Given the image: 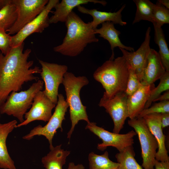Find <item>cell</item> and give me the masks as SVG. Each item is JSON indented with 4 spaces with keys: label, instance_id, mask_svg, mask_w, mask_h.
Returning <instances> with one entry per match:
<instances>
[{
    "label": "cell",
    "instance_id": "ffe728a7",
    "mask_svg": "<svg viewBox=\"0 0 169 169\" xmlns=\"http://www.w3.org/2000/svg\"><path fill=\"white\" fill-rule=\"evenodd\" d=\"M17 125L16 120L3 124L0 123V168L16 169L14 161L9 154L6 142L9 134L16 128Z\"/></svg>",
    "mask_w": 169,
    "mask_h": 169
},
{
    "label": "cell",
    "instance_id": "4dcf8cb0",
    "mask_svg": "<svg viewBox=\"0 0 169 169\" xmlns=\"http://www.w3.org/2000/svg\"><path fill=\"white\" fill-rule=\"evenodd\" d=\"M142 85L135 71L130 67L125 93L127 96H130L136 91Z\"/></svg>",
    "mask_w": 169,
    "mask_h": 169
},
{
    "label": "cell",
    "instance_id": "74e56055",
    "mask_svg": "<svg viewBox=\"0 0 169 169\" xmlns=\"http://www.w3.org/2000/svg\"><path fill=\"white\" fill-rule=\"evenodd\" d=\"M157 1L166 8L169 9V0H158Z\"/></svg>",
    "mask_w": 169,
    "mask_h": 169
},
{
    "label": "cell",
    "instance_id": "30bf717a",
    "mask_svg": "<svg viewBox=\"0 0 169 169\" xmlns=\"http://www.w3.org/2000/svg\"><path fill=\"white\" fill-rule=\"evenodd\" d=\"M48 0H12L16 9L17 18L13 26L6 32L15 34L42 11Z\"/></svg>",
    "mask_w": 169,
    "mask_h": 169
},
{
    "label": "cell",
    "instance_id": "44dd1931",
    "mask_svg": "<svg viewBox=\"0 0 169 169\" xmlns=\"http://www.w3.org/2000/svg\"><path fill=\"white\" fill-rule=\"evenodd\" d=\"M95 33L99 34V36L107 40L110 46L112 54L109 59L113 60L114 58V49L119 47L130 52L134 51V48L126 46L121 42L119 38L120 34V31L115 27L114 24L110 22H106L102 23V26L99 28L94 29Z\"/></svg>",
    "mask_w": 169,
    "mask_h": 169
},
{
    "label": "cell",
    "instance_id": "5bb4252c",
    "mask_svg": "<svg viewBox=\"0 0 169 169\" xmlns=\"http://www.w3.org/2000/svg\"><path fill=\"white\" fill-rule=\"evenodd\" d=\"M151 31V28L149 27L146 32L144 41L136 51L129 52L125 49L119 48L122 53V56L130 67L135 71L139 80L146 65L151 49L150 46Z\"/></svg>",
    "mask_w": 169,
    "mask_h": 169
},
{
    "label": "cell",
    "instance_id": "9a60e30c",
    "mask_svg": "<svg viewBox=\"0 0 169 169\" xmlns=\"http://www.w3.org/2000/svg\"><path fill=\"white\" fill-rule=\"evenodd\" d=\"M143 118L158 144V151L155 156L156 160L159 161H169L168 151L165 146L166 136L163 133L161 125V114H150Z\"/></svg>",
    "mask_w": 169,
    "mask_h": 169
},
{
    "label": "cell",
    "instance_id": "d590c367",
    "mask_svg": "<svg viewBox=\"0 0 169 169\" xmlns=\"http://www.w3.org/2000/svg\"><path fill=\"white\" fill-rule=\"evenodd\" d=\"M85 167L82 164L75 165L73 162L69 163L67 169H84Z\"/></svg>",
    "mask_w": 169,
    "mask_h": 169
},
{
    "label": "cell",
    "instance_id": "e575fe53",
    "mask_svg": "<svg viewBox=\"0 0 169 169\" xmlns=\"http://www.w3.org/2000/svg\"><path fill=\"white\" fill-rule=\"evenodd\" d=\"M169 100V90L166 91L163 94L161 95L156 99L153 101L156 102L157 101H165Z\"/></svg>",
    "mask_w": 169,
    "mask_h": 169
},
{
    "label": "cell",
    "instance_id": "3957f363",
    "mask_svg": "<svg viewBox=\"0 0 169 169\" xmlns=\"http://www.w3.org/2000/svg\"><path fill=\"white\" fill-rule=\"evenodd\" d=\"M130 66L123 56L105 61L94 72V79L105 90L103 96L111 98L125 92L128 79Z\"/></svg>",
    "mask_w": 169,
    "mask_h": 169
},
{
    "label": "cell",
    "instance_id": "277c9868",
    "mask_svg": "<svg viewBox=\"0 0 169 169\" xmlns=\"http://www.w3.org/2000/svg\"><path fill=\"white\" fill-rule=\"evenodd\" d=\"M89 81L84 76L76 77L72 73L67 72L65 74L62 84L66 93L65 100L69 108L71 128L68 133L67 138L70 139L76 125L80 120L89 123L86 111V107L83 105L80 96L81 89L87 85Z\"/></svg>",
    "mask_w": 169,
    "mask_h": 169
},
{
    "label": "cell",
    "instance_id": "d6986e66",
    "mask_svg": "<svg viewBox=\"0 0 169 169\" xmlns=\"http://www.w3.org/2000/svg\"><path fill=\"white\" fill-rule=\"evenodd\" d=\"M125 7V4H124L118 11L113 13L99 11L95 9H88L81 5L77 8L79 12L92 17L93 20L90 22L93 28L95 29L99 25L106 22H111L114 24L122 26L126 25L127 23L122 20L121 14Z\"/></svg>",
    "mask_w": 169,
    "mask_h": 169
},
{
    "label": "cell",
    "instance_id": "484cf974",
    "mask_svg": "<svg viewBox=\"0 0 169 169\" xmlns=\"http://www.w3.org/2000/svg\"><path fill=\"white\" fill-rule=\"evenodd\" d=\"M136 6V11L133 24L142 20L153 23V13L154 4L149 0H133Z\"/></svg>",
    "mask_w": 169,
    "mask_h": 169
},
{
    "label": "cell",
    "instance_id": "f1b7e54d",
    "mask_svg": "<svg viewBox=\"0 0 169 169\" xmlns=\"http://www.w3.org/2000/svg\"><path fill=\"white\" fill-rule=\"evenodd\" d=\"M153 24L161 27L165 24L169 23V10L157 1L154 4L153 13Z\"/></svg>",
    "mask_w": 169,
    "mask_h": 169
},
{
    "label": "cell",
    "instance_id": "1f68e13d",
    "mask_svg": "<svg viewBox=\"0 0 169 169\" xmlns=\"http://www.w3.org/2000/svg\"><path fill=\"white\" fill-rule=\"evenodd\" d=\"M12 48L11 36L4 30L0 29V51L6 55Z\"/></svg>",
    "mask_w": 169,
    "mask_h": 169
},
{
    "label": "cell",
    "instance_id": "836d02e7",
    "mask_svg": "<svg viewBox=\"0 0 169 169\" xmlns=\"http://www.w3.org/2000/svg\"><path fill=\"white\" fill-rule=\"evenodd\" d=\"M161 120L162 129L168 126L169 125V113L161 114Z\"/></svg>",
    "mask_w": 169,
    "mask_h": 169
},
{
    "label": "cell",
    "instance_id": "d6a6232c",
    "mask_svg": "<svg viewBox=\"0 0 169 169\" xmlns=\"http://www.w3.org/2000/svg\"><path fill=\"white\" fill-rule=\"evenodd\" d=\"M154 168V169H169V161H159L156 160Z\"/></svg>",
    "mask_w": 169,
    "mask_h": 169
},
{
    "label": "cell",
    "instance_id": "f35d334b",
    "mask_svg": "<svg viewBox=\"0 0 169 169\" xmlns=\"http://www.w3.org/2000/svg\"><path fill=\"white\" fill-rule=\"evenodd\" d=\"M0 118H1V115H0Z\"/></svg>",
    "mask_w": 169,
    "mask_h": 169
},
{
    "label": "cell",
    "instance_id": "603a6c76",
    "mask_svg": "<svg viewBox=\"0 0 169 169\" xmlns=\"http://www.w3.org/2000/svg\"><path fill=\"white\" fill-rule=\"evenodd\" d=\"M135 156L133 146L127 147L117 153L115 157L120 164L119 169H144L137 162Z\"/></svg>",
    "mask_w": 169,
    "mask_h": 169
},
{
    "label": "cell",
    "instance_id": "7402d4cb",
    "mask_svg": "<svg viewBox=\"0 0 169 169\" xmlns=\"http://www.w3.org/2000/svg\"><path fill=\"white\" fill-rule=\"evenodd\" d=\"M61 145L50 149L49 152L41 159V162L46 169H63L70 151L61 148Z\"/></svg>",
    "mask_w": 169,
    "mask_h": 169
},
{
    "label": "cell",
    "instance_id": "7a4b0ae2",
    "mask_svg": "<svg viewBox=\"0 0 169 169\" xmlns=\"http://www.w3.org/2000/svg\"><path fill=\"white\" fill-rule=\"evenodd\" d=\"M65 23L66 34L62 44L54 48V51L64 55L75 57L82 52L88 44L98 42L91 22H84L73 11L68 16Z\"/></svg>",
    "mask_w": 169,
    "mask_h": 169
},
{
    "label": "cell",
    "instance_id": "83f0119b",
    "mask_svg": "<svg viewBox=\"0 0 169 169\" xmlns=\"http://www.w3.org/2000/svg\"><path fill=\"white\" fill-rule=\"evenodd\" d=\"M160 79L158 85L151 90L144 109L150 107L154 101L162 92L169 90V72L166 71Z\"/></svg>",
    "mask_w": 169,
    "mask_h": 169
},
{
    "label": "cell",
    "instance_id": "4316f807",
    "mask_svg": "<svg viewBox=\"0 0 169 169\" xmlns=\"http://www.w3.org/2000/svg\"><path fill=\"white\" fill-rule=\"evenodd\" d=\"M17 18L16 9L12 2L0 10V29L6 32L15 23Z\"/></svg>",
    "mask_w": 169,
    "mask_h": 169
},
{
    "label": "cell",
    "instance_id": "f546056e",
    "mask_svg": "<svg viewBox=\"0 0 169 169\" xmlns=\"http://www.w3.org/2000/svg\"><path fill=\"white\" fill-rule=\"evenodd\" d=\"M169 113V101H160L155 103L152 106L144 109L136 118H143L145 116L154 113Z\"/></svg>",
    "mask_w": 169,
    "mask_h": 169
},
{
    "label": "cell",
    "instance_id": "d4e9b609",
    "mask_svg": "<svg viewBox=\"0 0 169 169\" xmlns=\"http://www.w3.org/2000/svg\"><path fill=\"white\" fill-rule=\"evenodd\" d=\"M154 28V41L159 46L158 52L166 71L169 72V50L163 30L161 27L153 24Z\"/></svg>",
    "mask_w": 169,
    "mask_h": 169
},
{
    "label": "cell",
    "instance_id": "4fadbf2b",
    "mask_svg": "<svg viewBox=\"0 0 169 169\" xmlns=\"http://www.w3.org/2000/svg\"><path fill=\"white\" fill-rule=\"evenodd\" d=\"M56 105L40 91L35 96L30 110L24 115V120L17 125L16 128L27 125L35 120L48 121L52 115V110Z\"/></svg>",
    "mask_w": 169,
    "mask_h": 169
},
{
    "label": "cell",
    "instance_id": "8d00e7d4",
    "mask_svg": "<svg viewBox=\"0 0 169 169\" xmlns=\"http://www.w3.org/2000/svg\"><path fill=\"white\" fill-rule=\"evenodd\" d=\"M11 2L12 0H0V10Z\"/></svg>",
    "mask_w": 169,
    "mask_h": 169
},
{
    "label": "cell",
    "instance_id": "6da1fadb",
    "mask_svg": "<svg viewBox=\"0 0 169 169\" xmlns=\"http://www.w3.org/2000/svg\"><path fill=\"white\" fill-rule=\"evenodd\" d=\"M24 44V42L12 47L6 55L0 51V105L12 92L22 89L25 83L39 79L34 74H40L41 69L38 66L31 68L34 62L28 60L31 50L23 51Z\"/></svg>",
    "mask_w": 169,
    "mask_h": 169
},
{
    "label": "cell",
    "instance_id": "8fae6325",
    "mask_svg": "<svg viewBox=\"0 0 169 169\" xmlns=\"http://www.w3.org/2000/svg\"><path fill=\"white\" fill-rule=\"evenodd\" d=\"M127 96L125 92L117 94L111 98L103 96L98 105L104 107L111 118L114 125L113 132L119 133L128 117Z\"/></svg>",
    "mask_w": 169,
    "mask_h": 169
},
{
    "label": "cell",
    "instance_id": "5b68a950",
    "mask_svg": "<svg viewBox=\"0 0 169 169\" xmlns=\"http://www.w3.org/2000/svg\"><path fill=\"white\" fill-rule=\"evenodd\" d=\"M44 82L39 79L33 83L27 90L12 92L5 101L0 105V114L12 115L20 123L24 120V116L30 108L36 94L43 89Z\"/></svg>",
    "mask_w": 169,
    "mask_h": 169
},
{
    "label": "cell",
    "instance_id": "2e32d148",
    "mask_svg": "<svg viewBox=\"0 0 169 169\" xmlns=\"http://www.w3.org/2000/svg\"><path fill=\"white\" fill-rule=\"evenodd\" d=\"M166 72L158 52L151 49L139 80L142 85L153 84L156 80L160 79Z\"/></svg>",
    "mask_w": 169,
    "mask_h": 169
},
{
    "label": "cell",
    "instance_id": "cb8c5ba5",
    "mask_svg": "<svg viewBox=\"0 0 169 169\" xmlns=\"http://www.w3.org/2000/svg\"><path fill=\"white\" fill-rule=\"evenodd\" d=\"M88 160L90 169H119L120 166L118 162L109 159L107 151L101 155L92 152L89 155Z\"/></svg>",
    "mask_w": 169,
    "mask_h": 169
},
{
    "label": "cell",
    "instance_id": "8992f818",
    "mask_svg": "<svg viewBox=\"0 0 169 169\" xmlns=\"http://www.w3.org/2000/svg\"><path fill=\"white\" fill-rule=\"evenodd\" d=\"M129 125L134 128L138 137L144 169H154L155 156L158 147L157 142L150 131L143 118H136L128 121Z\"/></svg>",
    "mask_w": 169,
    "mask_h": 169
},
{
    "label": "cell",
    "instance_id": "ba28073f",
    "mask_svg": "<svg viewBox=\"0 0 169 169\" xmlns=\"http://www.w3.org/2000/svg\"><path fill=\"white\" fill-rule=\"evenodd\" d=\"M85 129H88L101 140L102 142L97 146V149L101 151L111 146L116 148L119 152L121 151L127 147L133 146L134 137L137 135L133 130L124 134L110 132L97 125L94 122L87 123Z\"/></svg>",
    "mask_w": 169,
    "mask_h": 169
},
{
    "label": "cell",
    "instance_id": "7c38bea8",
    "mask_svg": "<svg viewBox=\"0 0 169 169\" xmlns=\"http://www.w3.org/2000/svg\"><path fill=\"white\" fill-rule=\"evenodd\" d=\"M59 0H49L42 11L35 18L23 27L18 33L11 36L12 47L18 46L33 33H41L50 24L49 14L54 8Z\"/></svg>",
    "mask_w": 169,
    "mask_h": 169
},
{
    "label": "cell",
    "instance_id": "e0dca14e",
    "mask_svg": "<svg viewBox=\"0 0 169 169\" xmlns=\"http://www.w3.org/2000/svg\"><path fill=\"white\" fill-rule=\"evenodd\" d=\"M155 87L154 84L142 85L135 93L127 96V104L130 119L136 118L144 109L151 91Z\"/></svg>",
    "mask_w": 169,
    "mask_h": 169
},
{
    "label": "cell",
    "instance_id": "ac0fdd59",
    "mask_svg": "<svg viewBox=\"0 0 169 169\" xmlns=\"http://www.w3.org/2000/svg\"><path fill=\"white\" fill-rule=\"evenodd\" d=\"M90 3H99L105 6L107 2L98 0H62L57 3L54 7L53 15L49 18V23H56L59 22H65L75 7Z\"/></svg>",
    "mask_w": 169,
    "mask_h": 169
},
{
    "label": "cell",
    "instance_id": "9c48e42d",
    "mask_svg": "<svg viewBox=\"0 0 169 169\" xmlns=\"http://www.w3.org/2000/svg\"><path fill=\"white\" fill-rule=\"evenodd\" d=\"M41 66L40 73L44 83V91L46 95L56 105L58 100V89L63 83L64 76L67 72L68 67L65 65L50 63L38 59Z\"/></svg>",
    "mask_w": 169,
    "mask_h": 169
},
{
    "label": "cell",
    "instance_id": "52a82bcc",
    "mask_svg": "<svg viewBox=\"0 0 169 169\" xmlns=\"http://www.w3.org/2000/svg\"><path fill=\"white\" fill-rule=\"evenodd\" d=\"M58 97L54 112L47 123L44 126L38 125L34 127L28 134L23 136V139L30 140L35 136H43L48 140L50 149L54 147L52 144L53 138L58 129H60L62 131V123L65 119L66 113L69 107L62 94H59Z\"/></svg>",
    "mask_w": 169,
    "mask_h": 169
}]
</instances>
